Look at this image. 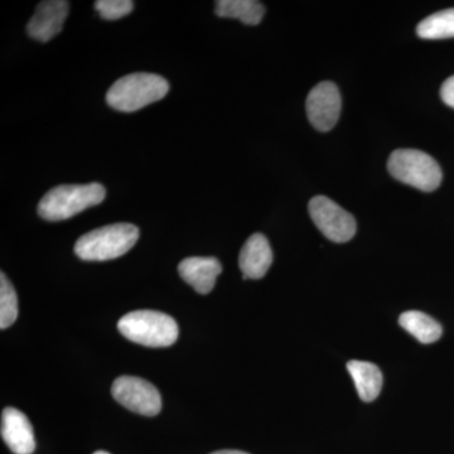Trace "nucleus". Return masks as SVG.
<instances>
[{"label":"nucleus","mask_w":454,"mask_h":454,"mask_svg":"<svg viewBox=\"0 0 454 454\" xmlns=\"http://www.w3.org/2000/svg\"><path fill=\"white\" fill-rule=\"evenodd\" d=\"M168 91V82L160 74H130L114 82L106 103L118 112L133 113L162 100Z\"/></svg>","instance_id":"f257e3e1"},{"label":"nucleus","mask_w":454,"mask_h":454,"mask_svg":"<svg viewBox=\"0 0 454 454\" xmlns=\"http://www.w3.org/2000/svg\"><path fill=\"white\" fill-rule=\"evenodd\" d=\"M139 239V229L131 223H114L92 230L74 244V254L86 262L121 258Z\"/></svg>","instance_id":"f03ea898"},{"label":"nucleus","mask_w":454,"mask_h":454,"mask_svg":"<svg viewBox=\"0 0 454 454\" xmlns=\"http://www.w3.org/2000/svg\"><path fill=\"white\" fill-rule=\"evenodd\" d=\"M103 184H62L49 191L38 205V214L47 221H62L76 216L106 200Z\"/></svg>","instance_id":"7ed1b4c3"},{"label":"nucleus","mask_w":454,"mask_h":454,"mask_svg":"<svg viewBox=\"0 0 454 454\" xmlns=\"http://www.w3.org/2000/svg\"><path fill=\"white\" fill-rule=\"evenodd\" d=\"M119 333L146 348H168L178 339V325L172 317L157 310H136L121 317Z\"/></svg>","instance_id":"20e7f679"},{"label":"nucleus","mask_w":454,"mask_h":454,"mask_svg":"<svg viewBox=\"0 0 454 454\" xmlns=\"http://www.w3.org/2000/svg\"><path fill=\"white\" fill-rule=\"evenodd\" d=\"M390 175L402 184L432 192L441 184V167L434 158L418 149H397L387 160Z\"/></svg>","instance_id":"39448f33"},{"label":"nucleus","mask_w":454,"mask_h":454,"mask_svg":"<svg viewBox=\"0 0 454 454\" xmlns=\"http://www.w3.org/2000/svg\"><path fill=\"white\" fill-rule=\"evenodd\" d=\"M309 211L317 229L333 243H348L356 234L354 216L328 197H313Z\"/></svg>","instance_id":"423d86ee"},{"label":"nucleus","mask_w":454,"mask_h":454,"mask_svg":"<svg viewBox=\"0 0 454 454\" xmlns=\"http://www.w3.org/2000/svg\"><path fill=\"white\" fill-rule=\"evenodd\" d=\"M114 399L133 413L154 417L162 409L160 391L151 382L136 376H121L114 381Z\"/></svg>","instance_id":"0eeeda50"},{"label":"nucleus","mask_w":454,"mask_h":454,"mask_svg":"<svg viewBox=\"0 0 454 454\" xmlns=\"http://www.w3.org/2000/svg\"><path fill=\"white\" fill-rule=\"evenodd\" d=\"M340 106L339 88L333 82H321L310 90L307 98V116L317 130L328 131L339 121Z\"/></svg>","instance_id":"6e6552de"},{"label":"nucleus","mask_w":454,"mask_h":454,"mask_svg":"<svg viewBox=\"0 0 454 454\" xmlns=\"http://www.w3.org/2000/svg\"><path fill=\"white\" fill-rule=\"evenodd\" d=\"M70 3L65 0H46L40 3L35 16L27 26V32L33 40L49 42L64 28Z\"/></svg>","instance_id":"1a4fd4ad"},{"label":"nucleus","mask_w":454,"mask_h":454,"mask_svg":"<svg viewBox=\"0 0 454 454\" xmlns=\"http://www.w3.org/2000/svg\"><path fill=\"white\" fill-rule=\"evenodd\" d=\"M2 438L14 454L35 452V430L27 415L16 408H5L3 411Z\"/></svg>","instance_id":"9d476101"},{"label":"nucleus","mask_w":454,"mask_h":454,"mask_svg":"<svg viewBox=\"0 0 454 454\" xmlns=\"http://www.w3.org/2000/svg\"><path fill=\"white\" fill-rule=\"evenodd\" d=\"M273 262V252L268 239L262 234H254L247 239L239 256V265L244 279H262Z\"/></svg>","instance_id":"9b49d317"},{"label":"nucleus","mask_w":454,"mask_h":454,"mask_svg":"<svg viewBox=\"0 0 454 454\" xmlns=\"http://www.w3.org/2000/svg\"><path fill=\"white\" fill-rule=\"evenodd\" d=\"M179 276L200 294H208L214 289L223 265L216 258L192 256L182 260L178 265Z\"/></svg>","instance_id":"f8f14e48"},{"label":"nucleus","mask_w":454,"mask_h":454,"mask_svg":"<svg viewBox=\"0 0 454 454\" xmlns=\"http://www.w3.org/2000/svg\"><path fill=\"white\" fill-rule=\"evenodd\" d=\"M349 375L354 379L358 396L366 403H372L382 389V373L375 364L352 360L348 364Z\"/></svg>","instance_id":"ddd939ff"},{"label":"nucleus","mask_w":454,"mask_h":454,"mask_svg":"<svg viewBox=\"0 0 454 454\" xmlns=\"http://www.w3.org/2000/svg\"><path fill=\"white\" fill-rule=\"evenodd\" d=\"M399 325L414 336L419 342L428 343L435 342L441 339L443 333V328L432 317L419 310H409L403 313L399 318Z\"/></svg>","instance_id":"4468645a"},{"label":"nucleus","mask_w":454,"mask_h":454,"mask_svg":"<svg viewBox=\"0 0 454 454\" xmlns=\"http://www.w3.org/2000/svg\"><path fill=\"white\" fill-rule=\"evenodd\" d=\"M217 16L239 20L247 26H256L265 14L264 5L255 0H219L215 8Z\"/></svg>","instance_id":"2eb2a0df"},{"label":"nucleus","mask_w":454,"mask_h":454,"mask_svg":"<svg viewBox=\"0 0 454 454\" xmlns=\"http://www.w3.org/2000/svg\"><path fill=\"white\" fill-rule=\"evenodd\" d=\"M417 33L424 40H444L454 37V8L437 12L427 17L418 25Z\"/></svg>","instance_id":"dca6fc26"},{"label":"nucleus","mask_w":454,"mask_h":454,"mask_svg":"<svg viewBox=\"0 0 454 454\" xmlns=\"http://www.w3.org/2000/svg\"><path fill=\"white\" fill-rule=\"evenodd\" d=\"M18 318L16 289L4 273L0 274V328L11 327Z\"/></svg>","instance_id":"f3484780"},{"label":"nucleus","mask_w":454,"mask_h":454,"mask_svg":"<svg viewBox=\"0 0 454 454\" xmlns=\"http://www.w3.org/2000/svg\"><path fill=\"white\" fill-rule=\"evenodd\" d=\"M95 9L103 20H115L130 14L134 3L131 0H98Z\"/></svg>","instance_id":"a211bd4d"},{"label":"nucleus","mask_w":454,"mask_h":454,"mask_svg":"<svg viewBox=\"0 0 454 454\" xmlns=\"http://www.w3.org/2000/svg\"><path fill=\"white\" fill-rule=\"evenodd\" d=\"M441 98L448 106L454 109V74L444 82L441 88Z\"/></svg>","instance_id":"6ab92c4d"},{"label":"nucleus","mask_w":454,"mask_h":454,"mask_svg":"<svg viewBox=\"0 0 454 454\" xmlns=\"http://www.w3.org/2000/svg\"><path fill=\"white\" fill-rule=\"evenodd\" d=\"M211 454H249V453L241 452V450H217V452H214Z\"/></svg>","instance_id":"aec40b11"},{"label":"nucleus","mask_w":454,"mask_h":454,"mask_svg":"<svg viewBox=\"0 0 454 454\" xmlns=\"http://www.w3.org/2000/svg\"><path fill=\"white\" fill-rule=\"evenodd\" d=\"M94 454H110L106 452V450H98V452H95Z\"/></svg>","instance_id":"412c9836"}]
</instances>
